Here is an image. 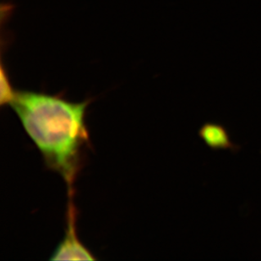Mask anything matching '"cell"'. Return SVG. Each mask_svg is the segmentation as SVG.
Returning a JSON list of instances; mask_svg holds the SVG:
<instances>
[{
    "mask_svg": "<svg viewBox=\"0 0 261 261\" xmlns=\"http://www.w3.org/2000/svg\"><path fill=\"white\" fill-rule=\"evenodd\" d=\"M89 103L30 91H15L10 102L47 168L64 178L69 195H74L83 149L90 140L85 122Z\"/></svg>",
    "mask_w": 261,
    "mask_h": 261,
    "instance_id": "1",
    "label": "cell"
},
{
    "mask_svg": "<svg viewBox=\"0 0 261 261\" xmlns=\"http://www.w3.org/2000/svg\"><path fill=\"white\" fill-rule=\"evenodd\" d=\"M74 195H69L67 207L66 230L65 235L59 243L51 260H94L96 259L82 242L80 241L76 232V208L73 201Z\"/></svg>",
    "mask_w": 261,
    "mask_h": 261,
    "instance_id": "2",
    "label": "cell"
},
{
    "mask_svg": "<svg viewBox=\"0 0 261 261\" xmlns=\"http://www.w3.org/2000/svg\"><path fill=\"white\" fill-rule=\"evenodd\" d=\"M199 136L212 150H230L238 151L240 146L231 140L229 133L224 126L217 123L208 122L199 129Z\"/></svg>",
    "mask_w": 261,
    "mask_h": 261,
    "instance_id": "3",
    "label": "cell"
},
{
    "mask_svg": "<svg viewBox=\"0 0 261 261\" xmlns=\"http://www.w3.org/2000/svg\"><path fill=\"white\" fill-rule=\"evenodd\" d=\"M15 91L11 87L9 80H8L7 74H5L4 69L2 68V73H1V105L5 104H10L15 95Z\"/></svg>",
    "mask_w": 261,
    "mask_h": 261,
    "instance_id": "4",
    "label": "cell"
}]
</instances>
